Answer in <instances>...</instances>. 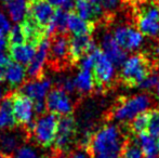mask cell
Instances as JSON below:
<instances>
[{"mask_svg": "<svg viewBox=\"0 0 159 158\" xmlns=\"http://www.w3.org/2000/svg\"><path fill=\"white\" fill-rule=\"evenodd\" d=\"M125 143L121 130L116 124H107L92 134L87 150L93 157L108 154L121 155Z\"/></svg>", "mask_w": 159, "mask_h": 158, "instance_id": "1", "label": "cell"}, {"mask_svg": "<svg viewBox=\"0 0 159 158\" xmlns=\"http://www.w3.org/2000/svg\"><path fill=\"white\" fill-rule=\"evenodd\" d=\"M136 28L143 36H159V4L157 0L146 1L134 6Z\"/></svg>", "mask_w": 159, "mask_h": 158, "instance_id": "2", "label": "cell"}, {"mask_svg": "<svg viewBox=\"0 0 159 158\" xmlns=\"http://www.w3.org/2000/svg\"><path fill=\"white\" fill-rule=\"evenodd\" d=\"M151 97L146 93H141L133 97H126L117 104L111 112V117L116 121L128 122L132 121L136 116L145 113L151 107Z\"/></svg>", "mask_w": 159, "mask_h": 158, "instance_id": "3", "label": "cell"}, {"mask_svg": "<svg viewBox=\"0 0 159 158\" xmlns=\"http://www.w3.org/2000/svg\"><path fill=\"white\" fill-rule=\"evenodd\" d=\"M151 73L148 61L142 54H133L128 57L121 66V79L130 87H139Z\"/></svg>", "mask_w": 159, "mask_h": 158, "instance_id": "4", "label": "cell"}, {"mask_svg": "<svg viewBox=\"0 0 159 158\" xmlns=\"http://www.w3.org/2000/svg\"><path fill=\"white\" fill-rule=\"evenodd\" d=\"M59 119L60 116L48 112L34 122L32 132L34 139L39 145L49 147L54 143Z\"/></svg>", "mask_w": 159, "mask_h": 158, "instance_id": "5", "label": "cell"}, {"mask_svg": "<svg viewBox=\"0 0 159 158\" xmlns=\"http://www.w3.org/2000/svg\"><path fill=\"white\" fill-rule=\"evenodd\" d=\"M94 56V67H93V76L95 79L96 88L103 89L113 82L115 78V65L108 60L101 49L96 48L92 51Z\"/></svg>", "mask_w": 159, "mask_h": 158, "instance_id": "6", "label": "cell"}, {"mask_svg": "<svg viewBox=\"0 0 159 158\" xmlns=\"http://www.w3.org/2000/svg\"><path fill=\"white\" fill-rule=\"evenodd\" d=\"M12 100V110L16 124L21 126L27 127L32 130L33 120L35 116V110H34V102L21 92L14 93L11 95Z\"/></svg>", "mask_w": 159, "mask_h": 158, "instance_id": "7", "label": "cell"}, {"mask_svg": "<svg viewBox=\"0 0 159 158\" xmlns=\"http://www.w3.org/2000/svg\"><path fill=\"white\" fill-rule=\"evenodd\" d=\"M76 133V122L71 115L62 116L57 124V135L54 140V147L59 152H65L71 145Z\"/></svg>", "mask_w": 159, "mask_h": 158, "instance_id": "8", "label": "cell"}, {"mask_svg": "<svg viewBox=\"0 0 159 158\" xmlns=\"http://www.w3.org/2000/svg\"><path fill=\"white\" fill-rule=\"evenodd\" d=\"M116 42L124 49L126 52L135 51L142 46L143 35L135 27L130 25L119 26L114 30L113 34Z\"/></svg>", "mask_w": 159, "mask_h": 158, "instance_id": "9", "label": "cell"}, {"mask_svg": "<svg viewBox=\"0 0 159 158\" xmlns=\"http://www.w3.org/2000/svg\"><path fill=\"white\" fill-rule=\"evenodd\" d=\"M47 111L57 116H67L73 112L74 105L70 97L61 89H52L46 97Z\"/></svg>", "mask_w": 159, "mask_h": 158, "instance_id": "10", "label": "cell"}, {"mask_svg": "<svg viewBox=\"0 0 159 158\" xmlns=\"http://www.w3.org/2000/svg\"><path fill=\"white\" fill-rule=\"evenodd\" d=\"M51 87H52V80L47 77H40L24 84L20 92L30 99L33 102L46 101L47 95L51 91Z\"/></svg>", "mask_w": 159, "mask_h": 158, "instance_id": "11", "label": "cell"}, {"mask_svg": "<svg viewBox=\"0 0 159 158\" xmlns=\"http://www.w3.org/2000/svg\"><path fill=\"white\" fill-rule=\"evenodd\" d=\"M50 46L51 40L49 39V37H46L37 46V51H36L35 56L30 63V65L27 66V75L32 79H37L41 77L43 67L49 60Z\"/></svg>", "mask_w": 159, "mask_h": 158, "instance_id": "12", "label": "cell"}, {"mask_svg": "<svg viewBox=\"0 0 159 158\" xmlns=\"http://www.w3.org/2000/svg\"><path fill=\"white\" fill-rule=\"evenodd\" d=\"M101 50L108 57V60L115 65V67H121L126 62L127 52L116 42L111 34H105L101 39Z\"/></svg>", "mask_w": 159, "mask_h": 158, "instance_id": "13", "label": "cell"}, {"mask_svg": "<svg viewBox=\"0 0 159 158\" xmlns=\"http://www.w3.org/2000/svg\"><path fill=\"white\" fill-rule=\"evenodd\" d=\"M55 9L47 0H30L28 15L40 26L46 28L54 16Z\"/></svg>", "mask_w": 159, "mask_h": 158, "instance_id": "14", "label": "cell"}, {"mask_svg": "<svg viewBox=\"0 0 159 158\" xmlns=\"http://www.w3.org/2000/svg\"><path fill=\"white\" fill-rule=\"evenodd\" d=\"M98 48L91 36H73L69 38V59L71 62H78L87 53Z\"/></svg>", "mask_w": 159, "mask_h": 158, "instance_id": "15", "label": "cell"}, {"mask_svg": "<svg viewBox=\"0 0 159 158\" xmlns=\"http://www.w3.org/2000/svg\"><path fill=\"white\" fill-rule=\"evenodd\" d=\"M69 57V38L65 34H57L51 38L49 59L54 64L63 63Z\"/></svg>", "mask_w": 159, "mask_h": 158, "instance_id": "16", "label": "cell"}, {"mask_svg": "<svg viewBox=\"0 0 159 158\" xmlns=\"http://www.w3.org/2000/svg\"><path fill=\"white\" fill-rule=\"evenodd\" d=\"M37 51V47L32 43H25L22 44H14L10 46L9 48V56L13 62L21 64V65H30Z\"/></svg>", "mask_w": 159, "mask_h": 158, "instance_id": "17", "label": "cell"}, {"mask_svg": "<svg viewBox=\"0 0 159 158\" xmlns=\"http://www.w3.org/2000/svg\"><path fill=\"white\" fill-rule=\"evenodd\" d=\"M75 13H77L80 17L91 23L102 19L104 15V9L101 4L92 3V2L84 1V0H76L75 2Z\"/></svg>", "mask_w": 159, "mask_h": 158, "instance_id": "18", "label": "cell"}, {"mask_svg": "<svg viewBox=\"0 0 159 158\" xmlns=\"http://www.w3.org/2000/svg\"><path fill=\"white\" fill-rule=\"evenodd\" d=\"M21 26L25 35L26 42L28 43H32L37 47L47 37L46 28L40 26L32 17H26L21 23Z\"/></svg>", "mask_w": 159, "mask_h": 158, "instance_id": "19", "label": "cell"}, {"mask_svg": "<svg viewBox=\"0 0 159 158\" xmlns=\"http://www.w3.org/2000/svg\"><path fill=\"white\" fill-rule=\"evenodd\" d=\"M22 140L23 137L19 132L6 131L0 133V153L7 157L14 155L21 147Z\"/></svg>", "mask_w": 159, "mask_h": 158, "instance_id": "20", "label": "cell"}, {"mask_svg": "<svg viewBox=\"0 0 159 158\" xmlns=\"http://www.w3.org/2000/svg\"><path fill=\"white\" fill-rule=\"evenodd\" d=\"M67 30L73 36H91L94 30V24L84 20L77 13H69Z\"/></svg>", "mask_w": 159, "mask_h": 158, "instance_id": "21", "label": "cell"}, {"mask_svg": "<svg viewBox=\"0 0 159 158\" xmlns=\"http://www.w3.org/2000/svg\"><path fill=\"white\" fill-rule=\"evenodd\" d=\"M26 75H27V68H25L24 65H21L11 60L9 65L7 66L6 72H4L3 80L11 88H16V87L23 84Z\"/></svg>", "mask_w": 159, "mask_h": 158, "instance_id": "22", "label": "cell"}, {"mask_svg": "<svg viewBox=\"0 0 159 158\" xmlns=\"http://www.w3.org/2000/svg\"><path fill=\"white\" fill-rule=\"evenodd\" d=\"M6 9L11 21L22 23L28 14L30 0H6Z\"/></svg>", "mask_w": 159, "mask_h": 158, "instance_id": "23", "label": "cell"}, {"mask_svg": "<svg viewBox=\"0 0 159 158\" xmlns=\"http://www.w3.org/2000/svg\"><path fill=\"white\" fill-rule=\"evenodd\" d=\"M136 142L140 145L143 154L146 158H157L159 155V148L157 140L148 132H143L138 134Z\"/></svg>", "mask_w": 159, "mask_h": 158, "instance_id": "24", "label": "cell"}, {"mask_svg": "<svg viewBox=\"0 0 159 158\" xmlns=\"http://www.w3.org/2000/svg\"><path fill=\"white\" fill-rule=\"evenodd\" d=\"M16 124L12 110L11 97H6L0 104V130L12 129Z\"/></svg>", "mask_w": 159, "mask_h": 158, "instance_id": "25", "label": "cell"}, {"mask_svg": "<svg viewBox=\"0 0 159 158\" xmlns=\"http://www.w3.org/2000/svg\"><path fill=\"white\" fill-rule=\"evenodd\" d=\"M74 80H75L76 89L84 94L91 92L96 87L94 76H93V73L91 70H80V72L78 73Z\"/></svg>", "mask_w": 159, "mask_h": 158, "instance_id": "26", "label": "cell"}, {"mask_svg": "<svg viewBox=\"0 0 159 158\" xmlns=\"http://www.w3.org/2000/svg\"><path fill=\"white\" fill-rule=\"evenodd\" d=\"M142 150L138 144L136 140H130L125 143L121 151V158H143Z\"/></svg>", "mask_w": 159, "mask_h": 158, "instance_id": "27", "label": "cell"}, {"mask_svg": "<svg viewBox=\"0 0 159 158\" xmlns=\"http://www.w3.org/2000/svg\"><path fill=\"white\" fill-rule=\"evenodd\" d=\"M148 121H149V112L142 113V114H140L139 116H136L135 118L132 120L130 129L136 135L140 134V133L146 132L147 127H148Z\"/></svg>", "mask_w": 159, "mask_h": 158, "instance_id": "28", "label": "cell"}, {"mask_svg": "<svg viewBox=\"0 0 159 158\" xmlns=\"http://www.w3.org/2000/svg\"><path fill=\"white\" fill-rule=\"evenodd\" d=\"M8 41L10 46H14V44H22L26 42L25 35L22 29L21 24H16V25L12 26L10 33L8 35Z\"/></svg>", "mask_w": 159, "mask_h": 158, "instance_id": "29", "label": "cell"}, {"mask_svg": "<svg viewBox=\"0 0 159 158\" xmlns=\"http://www.w3.org/2000/svg\"><path fill=\"white\" fill-rule=\"evenodd\" d=\"M147 132L154 138L159 137V110H153L149 112V121Z\"/></svg>", "mask_w": 159, "mask_h": 158, "instance_id": "30", "label": "cell"}, {"mask_svg": "<svg viewBox=\"0 0 159 158\" xmlns=\"http://www.w3.org/2000/svg\"><path fill=\"white\" fill-rule=\"evenodd\" d=\"M159 82V75L156 73H149L147 77L140 84L139 88L142 90H153L157 88Z\"/></svg>", "mask_w": 159, "mask_h": 158, "instance_id": "31", "label": "cell"}, {"mask_svg": "<svg viewBox=\"0 0 159 158\" xmlns=\"http://www.w3.org/2000/svg\"><path fill=\"white\" fill-rule=\"evenodd\" d=\"M55 10H65L67 12L75 8L74 0H47Z\"/></svg>", "mask_w": 159, "mask_h": 158, "instance_id": "32", "label": "cell"}, {"mask_svg": "<svg viewBox=\"0 0 159 158\" xmlns=\"http://www.w3.org/2000/svg\"><path fill=\"white\" fill-rule=\"evenodd\" d=\"M79 63V67L80 70H93V67H94V56H93L92 52L87 53L86 55L81 57V59L78 61Z\"/></svg>", "mask_w": 159, "mask_h": 158, "instance_id": "33", "label": "cell"}, {"mask_svg": "<svg viewBox=\"0 0 159 158\" xmlns=\"http://www.w3.org/2000/svg\"><path fill=\"white\" fill-rule=\"evenodd\" d=\"M12 157L13 158H38L36 151L28 145L21 146Z\"/></svg>", "mask_w": 159, "mask_h": 158, "instance_id": "34", "label": "cell"}, {"mask_svg": "<svg viewBox=\"0 0 159 158\" xmlns=\"http://www.w3.org/2000/svg\"><path fill=\"white\" fill-rule=\"evenodd\" d=\"M11 20L8 15L4 13L0 12V35L2 36H7L10 33L11 28H12V24H11Z\"/></svg>", "mask_w": 159, "mask_h": 158, "instance_id": "35", "label": "cell"}, {"mask_svg": "<svg viewBox=\"0 0 159 158\" xmlns=\"http://www.w3.org/2000/svg\"><path fill=\"white\" fill-rule=\"evenodd\" d=\"M63 90L64 92H66L67 94L68 93H73L74 91L76 90V86H75V80L70 77H66V78H63L62 80L59 81V88Z\"/></svg>", "mask_w": 159, "mask_h": 158, "instance_id": "36", "label": "cell"}, {"mask_svg": "<svg viewBox=\"0 0 159 158\" xmlns=\"http://www.w3.org/2000/svg\"><path fill=\"white\" fill-rule=\"evenodd\" d=\"M8 44H9L8 38L6 36L0 35V59L3 57L4 55H7L6 51L8 50Z\"/></svg>", "mask_w": 159, "mask_h": 158, "instance_id": "37", "label": "cell"}, {"mask_svg": "<svg viewBox=\"0 0 159 158\" xmlns=\"http://www.w3.org/2000/svg\"><path fill=\"white\" fill-rule=\"evenodd\" d=\"M67 158H91V155L86 148V150H79L71 153Z\"/></svg>", "mask_w": 159, "mask_h": 158, "instance_id": "38", "label": "cell"}, {"mask_svg": "<svg viewBox=\"0 0 159 158\" xmlns=\"http://www.w3.org/2000/svg\"><path fill=\"white\" fill-rule=\"evenodd\" d=\"M93 158H121V155L119 154H108V155H98Z\"/></svg>", "mask_w": 159, "mask_h": 158, "instance_id": "39", "label": "cell"}, {"mask_svg": "<svg viewBox=\"0 0 159 158\" xmlns=\"http://www.w3.org/2000/svg\"><path fill=\"white\" fill-rule=\"evenodd\" d=\"M125 2H127V3H129V4H132V6H136V4H139V3H142V2H144V1H146V0H124Z\"/></svg>", "mask_w": 159, "mask_h": 158, "instance_id": "40", "label": "cell"}, {"mask_svg": "<svg viewBox=\"0 0 159 158\" xmlns=\"http://www.w3.org/2000/svg\"><path fill=\"white\" fill-rule=\"evenodd\" d=\"M4 97H4V90L0 87V104H1V102L3 101Z\"/></svg>", "mask_w": 159, "mask_h": 158, "instance_id": "41", "label": "cell"}, {"mask_svg": "<svg viewBox=\"0 0 159 158\" xmlns=\"http://www.w3.org/2000/svg\"><path fill=\"white\" fill-rule=\"evenodd\" d=\"M84 1L92 2V3H96V4H101V2H102V0H84Z\"/></svg>", "mask_w": 159, "mask_h": 158, "instance_id": "42", "label": "cell"}, {"mask_svg": "<svg viewBox=\"0 0 159 158\" xmlns=\"http://www.w3.org/2000/svg\"><path fill=\"white\" fill-rule=\"evenodd\" d=\"M156 95H157V99H158V101H159V82H158L157 88H156Z\"/></svg>", "mask_w": 159, "mask_h": 158, "instance_id": "43", "label": "cell"}, {"mask_svg": "<svg viewBox=\"0 0 159 158\" xmlns=\"http://www.w3.org/2000/svg\"><path fill=\"white\" fill-rule=\"evenodd\" d=\"M0 158H9V157L4 156V155H2V154H1V153H0Z\"/></svg>", "mask_w": 159, "mask_h": 158, "instance_id": "44", "label": "cell"}, {"mask_svg": "<svg viewBox=\"0 0 159 158\" xmlns=\"http://www.w3.org/2000/svg\"><path fill=\"white\" fill-rule=\"evenodd\" d=\"M157 144H158V148H159V137L157 138Z\"/></svg>", "mask_w": 159, "mask_h": 158, "instance_id": "45", "label": "cell"}, {"mask_svg": "<svg viewBox=\"0 0 159 158\" xmlns=\"http://www.w3.org/2000/svg\"><path fill=\"white\" fill-rule=\"evenodd\" d=\"M38 158H47V157H38Z\"/></svg>", "mask_w": 159, "mask_h": 158, "instance_id": "46", "label": "cell"}, {"mask_svg": "<svg viewBox=\"0 0 159 158\" xmlns=\"http://www.w3.org/2000/svg\"><path fill=\"white\" fill-rule=\"evenodd\" d=\"M157 2H158V4H159V0H157Z\"/></svg>", "mask_w": 159, "mask_h": 158, "instance_id": "47", "label": "cell"}]
</instances>
